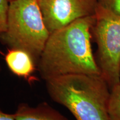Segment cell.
<instances>
[{
  "mask_svg": "<svg viewBox=\"0 0 120 120\" xmlns=\"http://www.w3.org/2000/svg\"><path fill=\"white\" fill-rule=\"evenodd\" d=\"M92 27L97 45L96 60L110 89L120 81V16L98 3Z\"/></svg>",
  "mask_w": 120,
  "mask_h": 120,
  "instance_id": "277c9868",
  "label": "cell"
},
{
  "mask_svg": "<svg viewBox=\"0 0 120 120\" xmlns=\"http://www.w3.org/2000/svg\"><path fill=\"white\" fill-rule=\"evenodd\" d=\"M13 115L15 120H69L46 102L36 106L19 103Z\"/></svg>",
  "mask_w": 120,
  "mask_h": 120,
  "instance_id": "52a82bcc",
  "label": "cell"
},
{
  "mask_svg": "<svg viewBox=\"0 0 120 120\" xmlns=\"http://www.w3.org/2000/svg\"><path fill=\"white\" fill-rule=\"evenodd\" d=\"M108 113L109 120H120V81L110 89Z\"/></svg>",
  "mask_w": 120,
  "mask_h": 120,
  "instance_id": "ba28073f",
  "label": "cell"
},
{
  "mask_svg": "<svg viewBox=\"0 0 120 120\" xmlns=\"http://www.w3.org/2000/svg\"><path fill=\"white\" fill-rule=\"evenodd\" d=\"M9 4L8 0H0V37L7 30Z\"/></svg>",
  "mask_w": 120,
  "mask_h": 120,
  "instance_id": "9c48e42d",
  "label": "cell"
},
{
  "mask_svg": "<svg viewBox=\"0 0 120 120\" xmlns=\"http://www.w3.org/2000/svg\"><path fill=\"white\" fill-rule=\"evenodd\" d=\"M98 3L104 8L120 16V0H98Z\"/></svg>",
  "mask_w": 120,
  "mask_h": 120,
  "instance_id": "30bf717a",
  "label": "cell"
},
{
  "mask_svg": "<svg viewBox=\"0 0 120 120\" xmlns=\"http://www.w3.org/2000/svg\"><path fill=\"white\" fill-rule=\"evenodd\" d=\"M50 34L77 19L94 16L98 0H38Z\"/></svg>",
  "mask_w": 120,
  "mask_h": 120,
  "instance_id": "5b68a950",
  "label": "cell"
},
{
  "mask_svg": "<svg viewBox=\"0 0 120 120\" xmlns=\"http://www.w3.org/2000/svg\"><path fill=\"white\" fill-rule=\"evenodd\" d=\"M1 63H0V73H1Z\"/></svg>",
  "mask_w": 120,
  "mask_h": 120,
  "instance_id": "7c38bea8",
  "label": "cell"
},
{
  "mask_svg": "<svg viewBox=\"0 0 120 120\" xmlns=\"http://www.w3.org/2000/svg\"><path fill=\"white\" fill-rule=\"evenodd\" d=\"M4 61L9 70L19 77L31 81L37 64L31 55L22 49H8Z\"/></svg>",
  "mask_w": 120,
  "mask_h": 120,
  "instance_id": "8992f818",
  "label": "cell"
},
{
  "mask_svg": "<svg viewBox=\"0 0 120 120\" xmlns=\"http://www.w3.org/2000/svg\"><path fill=\"white\" fill-rule=\"evenodd\" d=\"M94 15L49 34L37 67L45 81L68 74L101 75L91 45Z\"/></svg>",
  "mask_w": 120,
  "mask_h": 120,
  "instance_id": "6da1fadb",
  "label": "cell"
},
{
  "mask_svg": "<svg viewBox=\"0 0 120 120\" xmlns=\"http://www.w3.org/2000/svg\"><path fill=\"white\" fill-rule=\"evenodd\" d=\"M49 34L38 0L10 2L7 30L0 37L8 49L25 51L37 64Z\"/></svg>",
  "mask_w": 120,
  "mask_h": 120,
  "instance_id": "3957f363",
  "label": "cell"
},
{
  "mask_svg": "<svg viewBox=\"0 0 120 120\" xmlns=\"http://www.w3.org/2000/svg\"><path fill=\"white\" fill-rule=\"evenodd\" d=\"M45 82L49 97L76 120H109L110 88L102 75H64Z\"/></svg>",
  "mask_w": 120,
  "mask_h": 120,
  "instance_id": "7a4b0ae2",
  "label": "cell"
},
{
  "mask_svg": "<svg viewBox=\"0 0 120 120\" xmlns=\"http://www.w3.org/2000/svg\"><path fill=\"white\" fill-rule=\"evenodd\" d=\"M0 120H15L13 113H7L0 109Z\"/></svg>",
  "mask_w": 120,
  "mask_h": 120,
  "instance_id": "8fae6325",
  "label": "cell"
},
{
  "mask_svg": "<svg viewBox=\"0 0 120 120\" xmlns=\"http://www.w3.org/2000/svg\"><path fill=\"white\" fill-rule=\"evenodd\" d=\"M8 1H9V2H11V1H13V0H8Z\"/></svg>",
  "mask_w": 120,
  "mask_h": 120,
  "instance_id": "4fadbf2b",
  "label": "cell"
}]
</instances>
